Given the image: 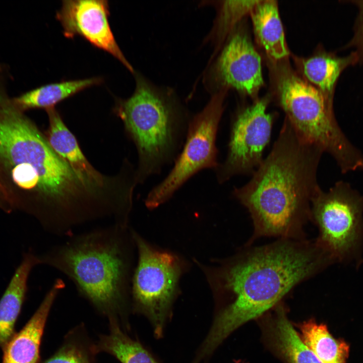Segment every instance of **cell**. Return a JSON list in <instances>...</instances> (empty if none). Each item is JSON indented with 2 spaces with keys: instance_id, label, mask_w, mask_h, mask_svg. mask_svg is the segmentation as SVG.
<instances>
[{
  "instance_id": "obj_18",
  "label": "cell",
  "mask_w": 363,
  "mask_h": 363,
  "mask_svg": "<svg viewBox=\"0 0 363 363\" xmlns=\"http://www.w3.org/2000/svg\"><path fill=\"white\" fill-rule=\"evenodd\" d=\"M355 57L354 55L338 57L320 53L300 60V68L305 80L332 100V92L340 74Z\"/></svg>"
},
{
  "instance_id": "obj_11",
  "label": "cell",
  "mask_w": 363,
  "mask_h": 363,
  "mask_svg": "<svg viewBox=\"0 0 363 363\" xmlns=\"http://www.w3.org/2000/svg\"><path fill=\"white\" fill-rule=\"evenodd\" d=\"M109 16L108 2L104 0L63 1L56 13L66 37H83L94 46L111 54L135 74L116 41L109 23Z\"/></svg>"
},
{
  "instance_id": "obj_3",
  "label": "cell",
  "mask_w": 363,
  "mask_h": 363,
  "mask_svg": "<svg viewBox=\"0 0 363 363\" xmlns=\"http://www.w3.org/2000/svg\"><path fill=\"white\" fill-rule=\"evenodd\" d=\"M323 152L301 139L285 118L266 158L234 197L249 211L253 233L246 245L262 237L306 238L311 204L321 189L317 170Z\"/></svg>"
},
{
  "instance_id": "obj_20",
  "label": "cell",
  "mask_w": 363,
  "mask_h": 363,
  "mask_svg": "<svg viewBox=\"0 0 363 363\" xmlns=\"http://www.w3.org/2000/svg\"><path fill=\"white\" fill-rule=\"evenodd\" d=\"M302 339L322 363H346L349 346L334 338L324 324L309 321L300 326Z\"/></svg>"
},
{
  "instance_id": "obj_14",
  "label": "cell",
  "mask_w": 363,
  "mask_h": 363,
  "mask_svg": "<svg viewBox=\"0 0 363 363\" xmlns=\"http://www.w3.org/2000/svg\"><path fill=\"white\" fill-rule=\"evenodd\" d=\"M49 127L47 142L52 149L73 169L82 183L91 192L95 187L103 185L104 181L89 163L80 149L73 134L63 123L53 108L46 110Z\"/></svg>"
},
{
  "instance_id": "obj_13",
  "label": "cell",
  "mask_w": 363,
  "mask_h": 363,
  "mask_svg": "<svg viewBox=\"0 0 363 363\" xmlns=\"http://www.w3.org/2000/svg\"><path fill=\"white\" fill-rule=\"evenodd\" d=\"M65 287L62 279L55 280L29 321L3 349L2 363H39L41 341L47 317Z\"/></svg>"
},
{
  "instance_id": "obj_10",
  "label": "cell",
  "mask_w": 363,
  "mask_h": 363,
  "mask_svg": "<svg viewBox=\"0 0 363 363\" xmlns=\"http://www.w3.org/2000/svg\"><path fill=\"white\" fill-rule=\"evenodd\" d=\"M268 101L263 98L240 109L231 124L225 160L215 169L218 183L234 176L253 173L263 161L269 143L273 116L267 112Z\"/></svg>"
},
{
  "instance_id": "obj_15",
  "label": "cell",
  "mask_w": 363,
  "mask_h": 363,
  "mask_svg": "<svg viewBox=\"0 0 363 363\" xmlns=\"http://www.w3.org/2000/svg\"><path fill=\"white\" fill-rule=\"evenodd\" d=\"M39 264V256L25 254L0 299V348L3 349L16 333L15 326L25 298L29 275Z\"/></svg>"
},
{
  "instance_id": "obj_5",
  "label": "cell",
  "mask_w": 363,
  "mask_h": 363,
  "mask_svg": "<svg viewBox=\"0 0 363 363\" xmlns=\"http://www.w3.org/2000/svg\"><path fill=\"white\" fill-rule=\"evenodd\" d=\"M136 88L120 100L118 112L138 149V178L143 182L173 162L183 146L191 118L170 95L136 75Z\"/></svg>"
},
{
  "instance_id": "obj_19",
  "label": "cell",
  "mask_w": 363,
  "mask_h": 363,
  "mask_svg": "<svg viewBox=\"0 0 363 363\" xmlns=\"http://www.w3.org/2000/svg\"><path fill=\"white\" fill-rule=\"evenodd\" d=\"M96 352L107 353L121 363H158L137 341L122 330L119 323L109 321L108 334L100 336L95 343Z\"/></svg>"
},
{
  "instance_id": "obj_2",
  "label": "cell",
  "mask_w": 363,
  "mask_h": 363,
  "mask_svg": "<svg viewBox=\"0 0 363 363\" xmlns=\"http://www.w3.org/2000/svg\"><path fill=\"white\" fill-rule=\"evenodd\" d=\"M12 76L0 69V196L13 211L37 220L78 200L84 186L9 93Z\"/></svg>"
},
{
  "instance_id": "obj_4",
  "label": "cell",
  "mask_w": 363,
  "mask_h": 363,
  "mask_svg": "<svg viewBox=\"0 0 363 363\" xmlns=\"http://www.w3.org/2000/svg\"><path fill=\"white\" fill-rule=\"evenodd\" d=\"M132 228L114 223L74 234L39 256L109 320L119 322L131 305L136 247Z\"/></svg>"
},
{
  "instance_id": "obj_16",
  "label": "cell",
  "mask_w": 363,
  "mask_h": 363,
  "mask_svg": "<svg viewBox=\"0 0 363 363\" xmlns=\"http://www.w3.org/2000/svg\"><path fill=\"white\" fill-rule=\"evenodd\" d=\"M256 38L267 55L273 60H282L289 51L275 1H259L250 12Z\"/></svg>"
},
{
  "instance_id": "obj_6",
  "label": "cell",
  "mask_w": 363,
  "mask_h": 363,
  "mask_svg": "<svg viewBox=\"0 0 363 363\" xmlns=\"http://www.w3.org/2000/svg\"><path fill=\"white\" fill-rule=\"evenodd\" d=\"M281 73L278 103L296 134L330 154L342 172L363 170V156L338 125L332 100L289 69Z\"/></svg>"
},
{
  "instance_id": "obj_21",
  "label": "cell",
  "mask_w": 363,
  "mask_h": 363,
  "mask_svg": "<svg viewBox=\"0 0 363 363\" xmlns=\"http://www.w3.org/2000/svg\"><path fill=\"white\" fill-rule=\"evenodd\" d=\"M274 328L276 346L289 363H322L300 338L280 306Z\"/></svg>"
},
{
  "instance_id": "obj_7",
  "label": "cell",
  "mask_w": 363,
  "mask_h": 363,
  "mask_svg": "<svg viewBox=\"0 0 363 363\" xmlns=\"http://www.w3.org/2000/svg\"><path fill=\"white\" fill-rule=\"evenodd\" d=\"M131 230L138 254L132 279L131 305L135 311L149 319L155 335L159 337L189 264L182 256L153 246Z\"/></svg>"
},
{
  "instance_id": "obj_22",
  "label": "cell",
  "mask_w": 363,
  "mask_h": 363,
  "mask_svg": "<svg viewBox=\"0 0 363 363\" xmlns=\"http://www.w3.org/2000/svg\"><path fill=\"white\" fill-rule=\"evenodd\" d=\"M97 354L95 343L79 326L70 331L55 353L42 363H96Z\"/></svg>"
},
{
  "instance_id": "obj_17",
  "label": "cell",
  "mask_w": 363,
  "mask_h": 363,
  "mask_svg": "<svg viewBox=\"0 0 363 363\" xmlns=\"http://www.w3.org/2000/svg\"><path fill=\"white\" fill-rule=\"evenodd\" d=\"M102 81L100 78L93 77L48 84L13 97V101L16 107L24 112L32 109L47 110L87 88L100 84Z\"/></svg>"
},
{
  "instance_id": "obj_23",
  "label": "cell",
  "mask_w": 363,
  "mask_h": 363,
  "mask_svg": "<svg viewBox=\"0 0 363 363\" xmlns=\"http://www.w3.org/2000/svg\"><path fill=\"white\" fill-rule=\"evenodd\" d=\"M259 1H225L222 2L211 37L217 44L222 43L243 17L250 13Z\"/></svg>"
},
{
  "instance_id": "obj_12",
  "label": "cell",
  "mask_w": 363,
  "mask_h": 363,
  "mask_svg": "<svg viewBox=\"0 0 363 363\" xmlns=\"http://www.w3.org/2000/svg\"><path fill=\"white\" fill-rule=\"evenodd\" d=\"M212 78L222 89L232 88L255 97L264 84L260 55L246 32L230 36L212 69Z\"/></svg>"
},
{
  "instance_id": "obj_8",
  "label": "cell",
  "mask_w": 363,
  "mask_h": 363,
  "mask_svg": "<svg viewBox=\"0 0 363 363\" xmlns=\"http://www.w3.org/2000/svg\"><path fill=\"white\" fill-rule=\"evenodd\" d=\"M225 95V90L215 93L204 108L191 117L183 146L172 168L145 199V206L149 210L168 201L200 171L215 169L218 165L216 141L224 110Z\"/></svg>"
},
{
  "instance_id": "obj_24",
  "label": "cell",
  "mask_w": 363,
  "mask_h": 363,
  "mask_svg": "<svg viewBox=\"0 0 363 363\" xmlns=\"http://www.w3.org/2000/svg\"><path fill=\"white\" fill-rule=\"evenodd\" d=\"M360 8L359 24L356 36V41L359 48L363 51V1H359Z\"/></svg>"
},
{
  "instance_id": "obj_1",
  "label": "cell",
  "mask_w": 363,
  "mask_h": 363,
  "mask_svg": "<svg viewBox=\"0 0 363 363\" xmlns=\"http://www.w3.org/2000/svg\"><path fill=\"white\" fill-rule=\"evenodd\" d=\"M194 260L214 296L227 300L200 348L206 356L236 328L276 306L295 286L334 262L316 239L307 238L245 245L209 264Z\"/></svg>"
},
{
  "instance_id": "obj_25",
  "label": "cell",
  "mask_w": 363,
  "mask_h": 363,
  "mask_svg": "<svg viewBox=\"0 0 363 363\" xmlns=\"http://www.w3.org/2000/svg\"><path fill=\"white\" fill-rule=\"evenodd\" d=\"M0 210L5 212L10 213L13 211L10 206L0 196Z\"/></svg>"
},
{
  "instance_id": "obj_9",
  "label": "cell",
  "mask_w": 363,
  "mask_h": 363,
  "mask_svg": "<svg viewBox=\"0 0 363 363\" xmlns=\"http://www.w3.org/2000/svg\"><path fill=\"white\" fill-rule=\"evenodd\" d=\"M363 196L347 183L338 182L327 192L320 189L311 204V221L319 230L315 239L334 261L351 254L363 232Z\"/></svg>"
}]
</instances>
